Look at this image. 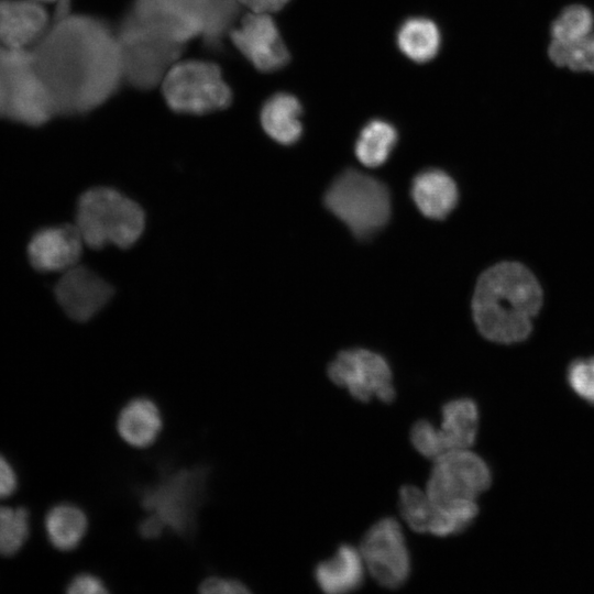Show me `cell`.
Masks as SVG:
<instances>
[{
	"mask_svg": "<svg viewBox=\"0 0 594 594\" xmlns=\"http://www.w3.org/2000/svg\"><path fill=\"white\" fill-rule=\"evenodd\" d=\"M199 592L205 594H246L250 588L241 580L212 575L199 584Z\"/></svg>",
	"mask_w": 594,
	"mask_h": 594,
	"instance_id": "obj_33",
	"label": "cell"
},
{
	"mask_svg": "<svg viewBox=\"0 0 594 594\" xmlns=\"http://www.w3.org/2000/svg\"><path fill=\"white\" fill-rule=\"evenodd\" d=\"M409 435L413 447L422 457L433 461L444 454L436 426L429 420L420 419L416 421Z\"/></svg>",
	"mask_w": 594,
	"mask_h": 594,
	"instance_id": "obj_32",
	"label": "cell"
},
{
	"mask_svg": "<svg viewBox=\"0 0 594 594\" xmlns=\"http://www.w3.org/2000/svg\"><path fill=\"white\" fill-rule=\"evenodd\" d=\"M566 377L571 389L580 398L594 404V356L572 362Z\"/></svg>",
	"mask_w": 594,
	"mask_h": 594,
	"instance_id": "obj_31",
	"label": "cell"
},
{
	"mask_svg": "<svg viewBox=\"0 0 594 594\" xmlns=\"http://www.w3.org/2000/svg\"><path fill=\"white\" fill-rule=\"evenodd\" d=\"M594 31V13L584 4L574 3L562 9L550 24V38L571 42Z\"/></svg>",
	"mask_w": 594,
	"mask_h": 594,
	"instance_id": "obj_28",
	"label": "cell"
},
{
	"mask_svg": "<svg viewBox=\"0 0 594 594\" xmlns=\"http://www.w3.org/2000/svg\"><path fill=\"white\" fill-rule=\"evenodd\" d=\"M128 12L148 31L179 44L201 35L198 21L177 0H133Z\"/></svg>",
	"mask_w": 594,
	"mask_h": 594,
	"instance_id": "obj_15",
	"label": "cell"
},
{
	"mask_svg": "<svg viewBox=\"0 0 594 594\" xmlns=\"http://www.w3.org/2000/svg\"><path fill=\"white\" fill-rule=\"evenodd\" d=\"M359 550L366 571L381 586L394 590L408 580L409 551L395 518L385 517L372 525L364 534Z\"/></svg>",
	"mask_w": 594,
	"mask_h": 594,
	"instance_id": "obj_11",
	"label": "cell"
},
{
	"mask_svg": "<svg viewBox=\"0 0 594 594\" xmlns=\"http://www.w3.org/2000/svg\"><path fill=\"white\" fill-rule=\"evenodd\" d=\"M166 530L163 522L154 515L148 514L138 526V531L143 539H157Z\"/></svg>",
	"mask_w": 594,
	"mask_h": 594,
	"instance_id": "obj_36",
	"label": "cell"
},
{
	"mask_svg": "<svg viewBox=\"0 0 594 594\" xmlns=\"http://www.w3.org/2000/svg\"><path fill=\"white\" fill-rule=\"evenodd\" d=\"M52 19L42 2L0 0V45L32 48L46 33Z\"/></svg>",
	"mask_w": 594,
	"mask_h": 594,
	"instance_id": "obj_16",
	"label": "cell"
},
{
	"mask_svg": "<svg viewBox=\"0 0 594 594\" xmlns=\"http://www.w3.org/2000/svg\"><path fill=\"white\" fill-rule=\"evenodd\" d=\"M116 30L123 81L140 90L160 85L169 68L179 61L185 45L164 38L127 12Z\"/></svg>",
	"mask_w": 594,
	"mask_h": 594,
	"instance_id": "obj_7",
	"label": "cell"
},
{
	"mask_svg": "<svg viewBox=\"0 0 594 594\" xmlns=\"http://www.w3.org/2000/svg\"><path fill=\"white\" fill-rule=\"evenodd\" d=\"M432 462L425 491L435 503L476 501L491 485L487 463L470 449L449 451Z\"/></svg>",
	"mask_w": 594,
	"mask_h": 594,
	"instance_id": "obj_10",
	"label": "cell"
},
{
	"mask_svg": "<svg viewBox=\"0 0 594 594\" xmlns=\"http://www.w3.org/2000/svg\"><path fill=\"white\" fill-rule=\"evenodd\" d=\"M18 487V476L12 464L0 454V499L11 496Z\"/></svg>",
	"mask_w": 594,
	"mask_h": 594,
	"instance_id": "obj_35",
	"label": "cell"
},
{
	"mask_svg": "<svg viewBox=\"0 0 594 594\" xmlns=\"http://www.w3.org/2000/svg\"><path fill=\"white\" fill-rule=\"evenodd\" d=\"M56 116L31 48L0 45V118L38 127Z\"/></svg>",
	"mask_w": 594,
	"mask_h": 594,
	"instance_id": "obj_5",
	"label": "cell"
},
{
	"mask_svg": "<svg viewBox=\"0 0 594 594\" xmlns=\"http://www.w3.org/2000/svg\"><path fill=\"white\" fill-rule=\"evenodd\" d=\"M440 41L437 25L426 18L408 19L397 32L399 50L416 63L432 59L439 51Z\"/></svg>",
	"mask_w": 594,
	"mask_h": 594,
	"instance_id": "obj_24",
	"label": "cell"
},
{
	"mask_svg": "<svg viewBox=\"0 0 594 594\" xmlns=\"http://www.w3.org/2000/svg\"><path fill=\"white\" fill-rule=\"evenodd\" d=\"M116 427L127 444L144 449L152 446L162 432V411L153 399L138 396L122 406Z\"/></svg>",
	"mask_w": 594,
	"mask_h": 594,
	"instance_id": "obj_17",
	"label": "cell"
},
{
	"mask_svg": "<svg viewBox=\"0 0 594 594\" xmlns=\"http://www.w3.org/2000/svg\"><path fill=\"white\" fill-rule=\"evenodd\" d=\"M432 503L433 512L428 534L437 537H448L464 531L479 514L475 499Z\"/></svg>",
	"mask_w": 594,
	"mask_h": 594,
	"instance_id": "obj_26",
	"label": "cell"
},
{
	"mask_svg": "<svg viewBox=\"0 0 594 594\" xmlns=\"http://www.w3.org/2000/svg\"><path fill=\"white\" fill-rule=\"evenodd\" d=\"M164 99L170 110L185 114H207L227 109L232 91L221 69L211 62L178 61L162 82Z\"/></svg>",
	"mask_w": 594,
	"mask_h": 594,
	"instance_id": "obj_8",
	"label": "cell"
},
{
	"mask_svg": "<svg viewBox=\"0 0 594 594\" xmlns=\"http://www.w3.org/2000/svg\"><path fill=\"white\" fill-rule=\"evenodd\" d=\"M480 414L471 398H457L441 409V422L436 427L444 453L470 449L476 439Z\"/></svg>",
	"mask_w": 594,
	"mask_h": 594,
	"instance_id": "obj_21",
	"label": "cell"
},
{
	"mask_svg": "<svg viewBox=\"0 0 594 594\" xmlns=\"http://www.w3.org/2000/svg\"><path fill=\"white\" fill-rule=\"evenodd\" d=\"M237 50L260 72H276L290 55L270 13L249 12L229 32Z\"/></svg>",
	"mask_w": 594,
	"mask_h": 594,
	"instance_id": "obj_12",
	"label": "cell"
},
{
	"mask_svg": "<svg viewBox=\"0 0 594 594\" xmlns=\"http://www.w3.org/2000/svg\"><path fill=\"white\" fill-rule=\"evenodd\" d=\"M301 112V105L295 96L277 92L262 107L260 114L262 128L275 142L292 145L302 133Z\"/></svg>",
	"mask_w": 594,
	"mask_h": 594,
	"instance_id": "obj_22",
	"label": "cell"
},
{
	"mask_svg": "<svg viewBox=\"0 0 594 594\" xmlns=\"http://www.w3.org/2000/svg\"><path fill=\"white\" fill-rule=\"evenodd\" d=\"M75 226L90 249L108 244L128 249L142 235L145 213L138 202L119 190L95 187L79 197Z\"/></svg>",
	"mask_w": 594,
	"mask_h": 594,
	"instance_id": "obj_4",
	"label": "cell"
},
{
	"mask_svg": "<svg viewBox=\"0 0 594 594\" xmlns=\"http://www.w3.org/2000/svg\"><path fill=\"white\" fill-rule=\"evenodd\" d=\"M66 592L69 594H105L109 590L100 576L89 572H81L70 579Z\"/></svg>",
	"mask_w": 594,
	"mask_h": 594,
	"instance_id": "obj_34",
	"label": "cell"
},
{
	"mask_svg": "<svg viewBox=\"0 0 594 594\" xmlns=\"http://www.w3.org/2000/svg\"><path fill=\"white\" fill-rule=\"evenodd\" d=\"M542 305V289L521 263L501 262L481 274L472 298L474 322L490 341H524Z\"/></svg>",
	"mask_w": 594,
	"mask_h": 594,
	"instance_id": "obj_2",
	"label": "cell"
},
{
	"mask_svg": "<svg viewBox=\"0 0 594 594\" xmlns=\"http://www.w3.org/2000/svg\"><path fill=\"white\" fill-rule=\"evenodd\" d=\"M210 472L207 465L163 470L154 483L138 491L140 505L166 529L189 539L197 532L198 513L207 498Z\"/></svg>",
	"mask_w": 594,
	"mask_h": 594,
	"instance_id": "obj_3",
	"label": "cell"
},
{
	"mask_svg": "<svg viewBox=\"0 0 594 594\" xmlns=\"http://www.w3.org/2000/svg\"><path fill=\"white\" fill-rule=\"evenodd\" d=\"M289 0H238L241 6L251 12L272 13L280 10Z\"/></svg>",
	"mask_w": 594,
	"mask_h": 594,
	"instance_id": "obj_37",
	"label": "cell"
},
{
	"mask_svg": "<svg viewBox=\"0 0 594 594\" xmlns=\"http://www.w3.org/2000/svg\"><path fill=\"white\" fill-rule=\"evenodd\" d=\"M324 205L359 239H367L378 232L391 217L387 187L352 168L332 182L324 195Z\"/></svg>",
	"mask_w": 594,
	"mask_h": 594,
	"instance_id": "obj_6",
	"label": "cell"
},
{
	"mask_svg": "<svg viewBox=\"0 0 594 594\" xmlns=\"http://www.w3.org/2000/svg\"><path fill=\"white\" fill-rule=\"evenodd\" d=\"M328 376L356 400L367 403L376 398L392 403L395 399L389 364L371 350L355 348L339 352L328 366Z\"/></svg>",
	"mask_w": 594,
	"mask_h": 594,
	"instance_id": "obj_9",
	"label": "cell"
},
{
	"mask_svg": "<svg viewBox=\"0 0 594 594\" xmlns=\"http://www.w3.org/2000/svg\"><path fill=\"white\" fill-rule=\"evenodd\" d=\"M54 294L70 319L85 322L109 302L113 288L92 270L75 265L65 271L55 285Z\"/></svg>",
	"mask_w": 594,
	"mask_h": 594,
	"instance_id": "obj_13",
	"label": "cell"
},
{
	"mask_svg": "<svg viewBox=\"0 0 594 594\" xmlns=\"http://www.w3.org/2000/svg\"><path fill=\"white\" fill-rule=\"evenodd\" d=\"M365 570L359 548L342 544L331 558L316 566L314 575L324 593L344 594L363 584Z\"/></svg>",
	"mask_w": 594,
	"mask_h": 594,
	"instance_id": "obj_18",
	"label": "cell"
},
{
	"mask_svg": "<svg viewBox=\"0 0 594 594\" xmlns=\"http://www.w3.org/2000/svg\"><path fill=\"white\" fill-rule=\"evenodd\" d=\"M56 116H82L100 107L123 81L116 30L87 14L52 21L31 48Z\"/></svg>",
	"mask_w": 594,
	"mask_h": 594,
	"instance_id": "obj_1",
	"label": "cell"
},
{
	"mask_svg": "<svg viewBox=\"0 0 594 594\" xmlns=\"http://www.w3.org/2000/svg\"><path fill=\"white\" fill-rule=\"evenodd\" d=\"M411 197L425 217L442 220L454 209L459 196L454 180L446 172L427 169L414 178Z\"/></svg>",
	"mask_w": 594,
	"mask_h": 594,
	"instance_id": "obj_20",
	"label": "cell"
},
{
	"mask_svg": "<svg viewBox=\"0 0 594 594\" xmlns=\"http://www.w3.org/2000/svg\"><path fill=\"white\" fill-rule=\"evenodd\" d=\"M35 1L44 3V2H53V1H56V0H35Z\"/></svg>",
	"mask_w": 594,
	"mask_h": 594,
	"instance_id": "obj_38",
	"label": "cell"
},
{
	"mask_svg": "<svg viewBox=\"0 0 594 594\" xmlns=\"http://www.w3.org/2000/svg\"><path fill=\"white\" fill-rule=\"evenodd\" d=\"M399 513L405 522L416 532L428 534L433 503L426 491L405 485L399 490Z\"/></svg>",
	"mask_w": 594,
	"mask_h": 594,
	"instance_id": "obj_30",
	"label": "cell"
},
{
	"mask_svg": "<svg viewBox=\"0 0 594 594\" xmlns=\"http://www.w3.org/2000/svg\"><path fill=\"white\" fill-rule=\"evenodd\" d=\"M198 21L200 37L207 48L219 52L222 41L234 26L241 4L238 0H177Z\"/></svg>",
	"mask_w": 594,
	"mask_h": 594,
	"instance_id": "obj_19",
	"label": "cell"
},
{
	"mask_svg": "<svg viewBox=\"0 0 594 594\" xmlns=\"http://www.w3.org/2000/svg\"><path fill=\"white\" fill-rule=\"evenodd\" d=\"M547 52L551 63L558 67L594 73V31L571 42L550 41Z\"/></svg>",
	"mask_w": 594,
	"mask_h": 594,
	"instance_id": "obj_27",
	"label": "cell"
},
{
	"mask_svg": "<svg viewBox=\"0 0 594 594\" xmlns=\"http://www.w3.org/2000/svg\"><path fill=\"white\" fill-rule=\"evenodd\" d=\"M50 543L59 551L75 550L88 529L86 513L75 504L61 503L47 512L44 520Z\"/></svg>",
	"mask_w": 594,
	"mask_h": 594,
	"instance_id": "obj_23",
	"label": "cell"
},
{
	"mask_svg": "<svg viewBox=\"0 0 594 594\" xmlns=\"http://www.w3.org/2000/svg\"><path fill=\"white\" fill-rule=\"evenodd\" d=\"M82 238L76 226L47 227L33 234L28 246L31 265L40 272L67 271L77 265Z\"/></svg>",
	"mask_w": 594,
	"mask_h": 594,
	"instance_id": "obj_14",
	"label": "cell"
},
{
	"mask_svg": "<svg viewBox=\"0 0 594 594\" xmlns=\"http://www.w3.org/2000/svg\"><path fill=\"white\" fill-rule=\"evenodd\" d=\"M397 143V131L384 120L370 121L355 143L358 160L367 167L383 165Z\"/></svg>",
	"mask_w": 594,
	"mask_h": 594,
	"instance_id": "obj_25",
	"label": "cell"
},
{
	"mask_svg": "<svg viewBox=\"0 0 594 594\" xmlns=\"http://www.w3.org/2000/svg\"><path fill=\"white\" fill-rule=\"evenodd\" d=\"M30 536V515L24 507L0 506V556L18 553Z\"/></svg>",
	"mask_w": 594,
	"mask_h": 594,
	"instance_id": "obj_29",
	"label": "cell"
}]
</instances>
